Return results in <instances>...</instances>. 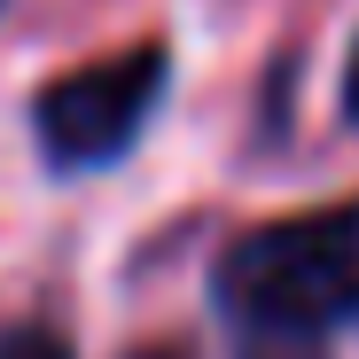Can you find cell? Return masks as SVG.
Instances as JSON below:
<instances>
[{
    "mask_svg": "<svg viewBox=\"0 0 359 359\" xmlns=\"http://www.w3.org/2000/svg\"><path fill=\"white\" fill-rule=\"evenodd\" d=\"M211 305L226 351H336V336L359 328V196L243 226L211 266Z\"/></svg>",
    "mask_w": 359,
    "mask_h": 359,
    "instance_id": "obj_1",
    "label": "cell"
},
{
    "mask_svg": "<svg viewBox=\"0 0 359 359\" xmlns=\"http://www.w3.org/2000/svg\"><path fill=\"white\" fill-rule=\"evenodd\" d=\"M164 94H172V39H133L117 55H86V63L39 79L24 102V126L55 180H79L126 164L149 141Z\"/></svg>",
    "mask_w": 359,
    "mask_h": 359,
    "instance_id": "obj_2",
    "label": "cell"
},
{
    "mask_svg": "<svg viewBox=\"0 0 359 359\" xmlns=\"http://www.w3.org/2000/svg\"><path fill=\"white\" fill-rule=\"evenodd\" d=\"M0 359H79L63 328H47V320H16V328H0Z\"/></svg>",
    "mask_w": 359,
    "mask_h": 359,
    "instance_id": "obj_3",
    "label": "cell"
},
{
    "mask_svg": "<svg viewBox=\"0 0 359 359\" xmlns=\"http://www.w3.org/2000/svg\"><path fill=\"white\" fill-rule=\"evenodd\" d=\"M344 126H359V39L344 55Z\"/></svg>",
    "mask_w": 359,
    "mask_h": 359,
    "instance_id": "obj_4",
    "label": "cell"
},
{
    "mask_svg": "<svg viewBox=\"0 0 359 359\" xmlns=\"http://www.w3.org/2000/svg\"><path fill=\"white\" fill-rule=\"evenodd\" d=\"M0 8H8V0H0Z\"/></svg>",
    "mask_w": 359,
    "mask_h": 359,
    "instance_id": "obj_5",
    "label": "cell"
}]
</instances>
